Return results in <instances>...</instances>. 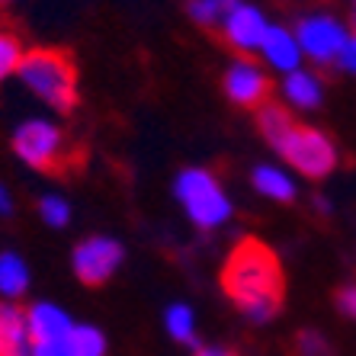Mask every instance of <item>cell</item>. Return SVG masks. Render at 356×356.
<instances>
[{"label":"cell","instance_id":"cell-1","mask_svg":"<svg viewBox=\"0 0 356 356\" xmlns=\"http://www.w3.org/2000/svg\"><path fill=\"white\" fill-rule=\"evenodd\" d=\"M225 292L241 305L250 321H270L282 298V270L280 260L264 241H241L225 264Z\"/></svg>","mask_w":356,"mask_h":356},{"label":"cell","instance_id":"cell-2","mask_svg":"<svg viewBox=\"0 0 356 356\" xmlns=\"http://www.w3.org/2000/svg\"><path fill=\"white\" fill-rule=\"evenodd\" d=\"M17 74L23 77V83L35 97L45 99L58 113H67V109L74 106V67H71V61L61 51H55V49L26 51Z\"/></svg>","mask_w":356,"mask_h":356},{"label":"cell","instance_id":"cell-3","mask_svg":"<svg viewBox=\"0 0 356 356\" xmlns=\"http://www.w3.org/2000/svg\"><path fill=\"white\" fill-rule=\"evenodd\" d=\"M174 193L180 199L183 212L199 225V228H218L232 218V202L218 186V180L202 167L183 170L174 183Z\"/></svg>","mask_w":356,"mask_h":356},{"label":"cell","instance_id":"cell-4","mask_svg":"<svg viewBox=\"0 0 356 356\" xmlns=\"http://www.w3.org/2000/svg\"><path fill=\"white\" fill-rule=\"evenodd\" d=\"M280 154L296 167L298 174L305 177H327L337 167V148L334 141L327 138L318 129H302V125H292L289 135L276 145Z\"/></svg>","mask_w":356,"mask_h":356},{"label":"cell","instance_id":"cell-5","mask_svg":"<svg viewBox=\"0 0 356 356\" xmlns=\"http://www.w3.org/2000/svg\"><path fill=\"white\" fill-rule=\"evenodd\" d=\"M13 151L35 170H55L65 161V135L45 119H29L13 132Z\"/></svg>","mask_w":356,"mask_h":356},{"label":"cell","instance_id":"cell-6","mask_svg":"<svg viewBox=\"0 0 356 356\" xmlns=\"http://www.w3.org/2000/svg\"><path fill=\"white\" fill-rule=\"evenodd\" d=\"M296 39L302 45V55H308L318 65H331V61L340 58L350 35L340 19L327 17V13H315V17H305L298 23Z\"/></svg>","mask_w":356,"mask_h":356},{"label":"cell","instance_id":"cell-7","mask_svg":"<svg viewBox=\"0 0 356 356\" xmlns=\"http://www.w3.org/2000/svg\"><path fill=\"white\" fill-rule=\"evenodd\" d=\"M71 264H74V273L81 282L99 286V282H106L109 276L116 273L119 264H122V244L113 238H103V234L87 238L74 248Z\"/></svg>","mask_w":356,"mask_h":356},{"label":"cell","instance_id":"cell-8","mask_svg":"<svg viewBox=\"0 0 356 356\" xmlns=\"http://www.w3.org/2000/svg\"><path fill=\"white\" fill-rule=\"evenodd\" d=\"M222 33L241 55H254V51L264 49V39H266V33H270V23H266V17L257 7L238 3V7L228 13V19L222 23Z\"/></svg>","mask_w":356,"mask_h":356},{"label":"cell","instance_id":"cell-9","mask_svg":"<svg viewBox=\"0 0 356 356\" xmlns=\"http://www.w3.org/2000/svg\"><path fill=\"white\" fill-rule=\"evenodd\" d=\"M225 93L238 106H260L270 93V81L260 65H254L250 58H238L225 71Z\"/></svg>","mask_w":356,"mask_h":356},{"label":"cell","instance_id":"cell-10","mask_svg":"<svg viewBox=\"0 0 356 356\" xmlns=\"http://www.w3.org/2000/svg\"><path fill=\"white\" fill-rule=\"evenodd\" d=\"M35 340L29 334V321L17 305H0V356H33Z\"/></svg>","mask_w":356,"mask_h":356},{"label":"cell","instance_id":"cell-11","mask_svg":"<svg viewBox=\"0 0 356 356\" xmlns=\"http://www.w3.org/2000/svg\"><path fill=\"white\" fill-rule=\"evenodd\" d=\"M26 321H29V334L33 340H65L74 331V321L67 318L65 308L51 305V302H35L29 312H26Z\"/></svg>","mask_w":356,"mask_h":356},{"label":"cell","instance_id":"cell-12","mask_svg":"<svg viewBox=\"0 0 356 356\" xmlns=\"http://www.w3.org/2000/svg\"><path fill=\"white\" fill-rule=\"evenodd\" d=\"M260 55H264V61L273 67V71H280V74H292V71H298V61H302V45H298V39L289 33V29L270 26Z\"/></svg>","mask_w":356,"mask_h":356},{"label":"cell","instance_id":"cell-13","mask_svg":"<svg viewBox=\"0 0 356 356\" xmlns=\"http://www.w3.org/2000/svg\"><path fill=\"white\" fill-rule=\"evenodd\" d=\"M282 93H286V99H289L292 106L298 109H315L318 103H321V81H318L312 71H292V74H286V83H282Z\"/></svg>","mask_w":356,"mask_h":356},{"label":"cell","instance_id":"cell-14","mask_svg":"<svg viewBox=\"0 0 356 356\" xmlns=\"http://www.w3.org/2000/svg\"><path fill=\"white\" fill-rule=\"evenodd\" d=\"M254 186H257V193H264L266 199H276V202H289V199L296 196L292 177L270 164H260L257 170H254Z\"/></svg>","mask_w":356,"mask_h":356},{"label":"cell","instance_id":"cell-15","mask_svg":"<svg viewBox=\"0 0 356 356\" xmlns=\"http://www.w3.org/2000/svg\"><path fill=\"white\" fill-rule=\"evenodd\" d=\"M29 286V266L23 257H17L13 250L0 254V296L3 298H19Z\"/></svg>","mask_w":356,"mask_h":356},{"label":"cell","instance_id":"cell-16","mask_svg":"<svg viewBox=\"0 0 356 356\" xmlns=\"http://www.w3.org/2000/svg\"><path fill=\"white\" fill-rule=\"evenodd\" d=\"M164 324H167V334L177 343H196V315H193L190 305H183V302L170 305L164 315Z\"/></svg>","mask_w":356,"mask_h":356},{"label":"cell","instance_id":"cell-17","mask_svg":"<svg viewBox=\"0 0 356 356\" xmlns=\"http://www.w3.org/2000/svg\"><path fill=\"white\" fill-rule=\"evenodd\" d=\"M241 0H190V17L199 26H222Z\"/></svg>","mask_w":356,"mask_h":356},{"label":"cell","instance_id":"cell-18","mask_svg":"<svg viewBox=\"0 0 356 356\" xmlns=\"http://www.w3.org/2000/svg\"><path fill=\"white\" fill-rule=\"evenodd\" d=\"M71 350H74V356H106V337L90 324H74Z\"/></svg>","mask_w":356,"mask_h":356},{"label":"cell","instance_id":"cell-19","mask_svg":"<svg viewBox=\"0 0 356 356\" xmlns=\"http://www.w3.org/2000/svg\"><path fill=\"white\" fill-rule=\"evenodd\" d=\"M292 119H289V113L286 109H280V106H264L260 109V132L266 135V141L270 145H280L286 135H289V129H292Z\"/></svg>","mask_w":356,"mask_h":356},{"label":"cell","instance_id":"cell-20","mask_svg":"<svg viewBox=\"0 0 356 356\" xmlns=\"http://www.w3.org/2000/svg\"><path fill=\"white\" fill-rule=\"evenodd\" d=\"M19 65H23V45H19V39L10 33H0V83L7 81L10 74H17Z\"/></svg>","mask_w":356,"mask_h":356},{"label":"cell","instance_id":"cell-21","mask_svg":"<svg viewBox=\"0 0 356 356\" xmlns=\"http://www.w3.org/2000/svg\"><path fill=\"white\" fill-rule=\"evenodd\" d=\"M39 216L49 228H65L71 222V206H67L61 196H45L39 202Z\"/></svg>","mask_w":356,"mask_h":356},{"label":"cell","instance_id":"cell-22","mask_svg":"<svg viewBox=\"0 0 356 356\" xmlns=\"http://www.w3.org/2000/svg\"><path fill=\"white\" fill-rule=\"evenodd\" d=\"M296 356H334L331 347H327V340L315 331H302L296 340Z\"/></svg>","mask_w":356,"mask_h":356},{"label":"cell","instance_id":"cell-23","mask_svg":"<svg viewBox=\"0 0 356 356\" xmlns=\"http://www.w3.org/2000/svg\"><path fill=\"white\" fill-rule=\"evenodd\" d=\"M33 356H74L71 350V337L65 340H39L33 347Z\"/></svg>","mask_w":356,"mask_h":356},{"label":"cell","instance_id":"cell-24","mask_svg":"<svg viewBox=\"0 0 356 356\" xmlns=\"http://www.w3.org/2000/svg\"><path fill=\"white\" fill-rule=\"evenodd\" d=\"M337 308L347 318H356V286H343L337 292Z\"/></svg>","mask_w":356,"mask_h":356},{"label":"cell","instance_id":"cell-25","mask_svg":"<svg viewBox=\"0 0 356 356\" xmlns=\"http://www.w3.org/2000/svg\"><path fill=\"white\" fill-rule=\"evenodd\" d=\"M337 65L347 71V74H356V35H350L347 45H343V51H340Z\"/></svg>","mask_w":356,"mask_h":356},{"label":"cell","instance_id":"cell-26","mask_svg":"<svg viewBox=\"0 0 356 356\" xmlns=\"http://www.w3.org/2000/svg\"><path fill=\"white\" fill-rule=\"evenodd\" d=\"M13 212V199H10V190L0 183V216H10Z\"/></svg>","mask_w":356,"mask_h":356},{"label":"cell","instance_id":"cell-27","mask_svg":"<svg viewBox=\"0 0 356 356\" xmlns=\"http://www.w3.org/2000/svg\"><path fill=\"white\" fill-rule=\"evenodd\" d=\"M196 356H232L228 350H222V347H206V350H199Z\"/></svg>","mask_w":356,"mask_h":356},{"label":"cell","instance_id":"cell-28","mask_svg":"<svg viewBox=\"0 0 356 356\" xmlns=\"http://www.w3.org/2000/svg\"><path fill=\"white\" fill-rule=\"evenodd\" d=\"M0 3H10V0H0Z\"/></svg>","mask_w":356,"mask_h":356}]
</instances>
